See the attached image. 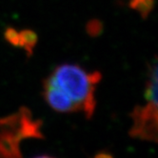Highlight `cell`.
I'll return each mask as SVG.
<instances>
[{"label": "cell", "mask_w": 158, "mask_h": 158, "mask_svg": "<svg viewBox=\"0 0 158 158\" xmlns=\"http://www.w3.org/2000/svg\"><path fill=\"white\" fill-rule=\"evenodd\" d=\"M4 37L6 41L14 47L23 49L28 56H31L37 44V35L29 29L18 31L9 27L4 32Z\"/></svg>", "instance_id": "cell-4"}, {"label": "cell", "mask_w": 158, "mask_h": 158, "mask_svg": "<svg viewBox=\"0 0 158 158\" xmlns=\"http://www.w3.org/2000/svg\"><path fill=\"white\" fill-rule=\"evenodd\" d=\"M154 3L155 0H130L129 6L131 9L138 13L142 18L146 19L153 10Z\"/></svg>", "instance_id": "cell-6"}, {"label": "cell", "mask_w": 158, "mask_h": 158, "mask_svg": "<svg viewBox=\"0 0 158 158\" xmlns=\"http://www.w3.org/2000/svg\"><path fill=\"white\" fill-rule=\"evenodd\" d=\"M145 98L147 101L157 102V60L156 58L149 66L148 77L145 88Z\"/></svg>", "instance_id": "cell-5"}, {"label": "cell", "mask_w": 158, "mask_h": 158, "mask_svg": "<svg viewBox=\"0 0 158 158\" xmlns=\"http://www.w3.org/2000/svg\"><path fill=\"white\" fill-rule=\"evenodd\" d=\"M36 158H52V157H49V156H40V157H36Z\"/></svg>", "instance_id": "cell-9"}, {"label": "cell", "mask_w": 158, "mask_h": 158, "mask_svg": "<svg viewBox=\"0 0 158 158\" xmlns=\"http://www.w3.org/2000/svg\"><path fill=\"white\" fill-rule=\"evenodd\" d=\"M95 158H112L111 155L107 154V153H99L98 155H96Z\"/></svg>", "instance_id": "cell-8"}, {"label": "cell", "mask_w": 158, "mask_h": 158, "mask_svg": "<svg viewBox=\"0 0 158 158\" xmlns=\"http://www.w3.org/2000/svg\"><path fill=\"white\" fill-rule=\"evenodd\" d=\"M43 95L49 106L59 112H76L77 108L61 89L56 86L49 77L43 82Z\"/></svg>", "instance_id": "cell-3"}, {"label": "cell", "mask_w": 158, "mask_h": 158, "mask_svg": "<svg viewBox=\"0 0 158 158\" xmlns=\"http://www.w3.org/2000/svg\"><path fill=\"white\" fill-rule=\"evenodd\" d=\"M87 31L89 35H97L102 31V25L100 24L98 20H93L89 22L87 26Z\"/></svg>", "instance_id": "cell-7"}, {"label": "cell", "mask_w": 158, "mask_h": 158, "mask_svg": "<svg viewBox=\"0 0 158 158\" xmlns=\"http://www.w3.org/2000/svg\"><path fill=\"white\" fill-rule=\"evenodd\" d=\"M70 97L78 111L91 118L96 107L95 89L102 79L100 72H89L83 67L73 63L56 66L48 76Z\"/></svg>", "instance_id": "cell-1"}, {"label": "cell", "mask_w": 158, "mask_h": 158, "mask_svg": "<svg viewBox=\"0 0 158 158\" xmlns=\"http://www.w3.org/2000/svg\"><path fill=\"white\" fill-rule=\"evenodd\" d=\"M131 116L133 121L131 136L157 141V102L148 101L144 106H136Z\"/></svg>", "instance_id": "cell-2"}]
</instances>
